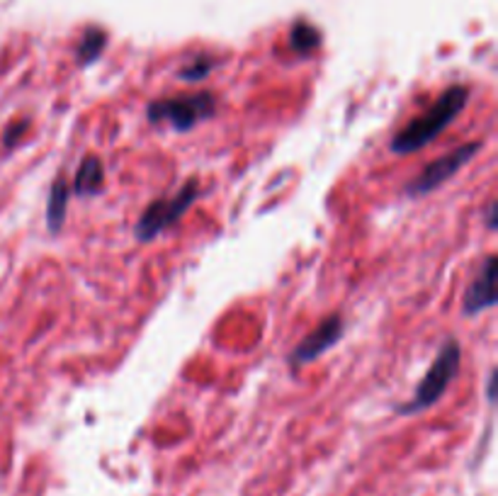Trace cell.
Masks as SVG:
<instances>
[{
    "label": "cell",
    "instance_id": "cell-1",
    "mask_svg": "<svg viewBox=\"0 0 498 496\" xmlns=\"http://www.w3.org/2000/svg\"><path fill=\"white\" fill-rule=\"evenodd\" d=\"M470 102V88L467 86H450L440 93V98L426 110L420 112L419 117H413L411 122L401 127V130L394 134L392 149L398 156H408V153L420 152L423 146H428L430 142L440 137L442 132L448 130L450 124L455 122L457 117L462 115L464 108Z\"/></svg>",
    "mask_w": 498,
    "mask_h": 496
},
{
    "label": "cell",
    "instance_id": "cell-2",
    "mask_svg": "<svg viewBox=\"0 0 498 496\" xmlns=\"http://www.w3.org/2000/svg\"><path fill=\"white\" fill-rule=\"evenodd\" d=\"M460 363H462V345L457 343L455 338H450L438 351V355L428 367V373L423 375V380L419 382L411 399L406 404H398V414L411 417V414H420V411L430 409L433 404L440 402V396L448 392V387L460 373Z\"/></svg>",
    "mask_w": 498,
    "mask_h": 496
},
{
    "label": "cell",
    "instance_id": "cell-3",
    "mask_svg": "<svg viewBox=\"0 0 498 496\" xmlns=\"http://www.w3.org/2000/svg\"><path fill=\"white\" fill-rule=\"evenodd\" d=\"M219 108L217 95L209 90L171 95L146 105V120L154 124H171L175 132H190L205 120L214 117Z\"/></svg>",
    "mask_w": 498,
    "mask_h": 496
},
{
    "label": "cell",
    "instance_id": "cell-4",
    "mask_svg": "<svg viewBox=\"0 0 498 496\" xmlns=\"http://www.w3.org/2000/svg\"><path fill=\"white\" fill-rule=\"evenodd\" d=\"M199 195H202L199 180L190 178L175 195L154 200L149 207L143 209L142 216H139V222L134 227V237L139 241H143V244L161 237L165 229H171L173 224H178L187 215V209L199 200Z\"/></svg>",
    "mask_w": 498,
    "mask_h": 496
},
{
    "label": "cell",
    "instance_id": "cell-5",
    "mask_svg": "<svg viewBox=\"0 0 498 496\" xmlns=\"http://www.w3.org/2000/svg\"><path fill=\"white\" fill-rule=\"evenodd\" d=\"M479 149H482L479 142H470V144L457 146V149H452V152L440 156V159H435L433 164H428L426 168L404 187V193L408 195V197H423V195L433 193L435 187H440L442 183H448L450 178H455L457 173L462 171L464 165L477 156Z\"/></svg>",
    "mask_w": 498,
    "mask_h": 496
},
{
    "label": "cell",
    "instance_id": "cell-6",
    "mask_svg": "<svg viewBox=\"0 0 498 496\" xmlns=\"http://www.w3.org/2000/svg\"><path fill=\"white\" fill-rule=\"evenodd\" d=\"M343 317L341 314H328L326 319H321L319 326L299 341L294 345V351L290 353V367L299 370L302 365H309L316 358H321L323 353H328L338 343V338L343 336Z\"/></svg>",
    "mask_w": 498,
    "mask_h": 496
},
{
    "label": "cell",
    "instance_id": "cell-7",
    "mask_svg": "<svg viewBox=\"0 0 498 496\" xmlns=\"http://www.w3.org/2000/svg\"><path fill=\"white\" fill-rule=\"evenodd\" d=\"M496 304V256H486V260L470 282L464 292L462 314L464 317H477L482 311L492 310Z\"/></svg>",
    "mask_w": 498,
    "mask_h": 496
},
{
    "label": "cell",
    "instance_id": "cell-8",
    "mask_svg": "<svg viewBox=\"0 0 498 496\" xmlns=\"http://www.w3.org/2000/svg\"><path fill=\"white\" fill-rule=\"evenodd\" d=\"M102 185H105V165H102V159L95 156V153H88L86 159L80 161L79 168H76L71 193L79 195V197H88V195H98Z\"/></svg>",
    "mask_w": 498,
    "mask_h": 496
},
{
    "label": "cell",
    "instance_id": "cell-9",
    "mask_svg": "<svg viewBox=\"0 0 498 496\" xmlns=\"http://www.w3.org/2000/svg\"><path fill=\"white\" fill-rule=\"evenodd\" d=\"M71 200V183L58 175L49 187V197H47V229L51 234H58L66 224V207Z\"/></svg>",
    "mask_w": 498,
    "mask_h": 496
},
{
    "label": "cell",
    "instance_id": "cell-10",
    "mask_svg": "<svg viewBox=\"0 0 498 496\" xmlns=\"http://www.w3.org/2000/svg\"><path fill=\"white\" fill-rule=\"evenodd\" d=\"M107 47V35L105 29L90 27L83 32L79 47H76V58H79L80 66H90L100 58V54L105 51Z\"/></svg>",
    "mask_w": 498,
    "mask_h": 496
},
{
    "label": "cell",
    "instance_id": "cell-11",
    "mask_svg": "<svg viewBox=\"0 0 498 496\" xmlns=\"http://www.w3.org/2000/svg\"><path fill=\"white\" fill-rule=\"evenodd\" d=\"M290 47L297 54H312L321 47V32L309 22H297L290 32Z\"/></svg>",
    "mask_w": 498,
    "mask_h": 496
},
{
    "label": "cell",
    "instance_id": "cell-12",
    "mask_svg": "<svg viewBox=\"0 0 498 496\" xmlns=\"http://www.w3.org/2000/svg\"><path fill=\"white\" fill-rule=\"evenodd\" d=\"M219 64L217 58L209 57V54H197L187 61L185 66H180L178 79L187 80V83H199V80H205L209 73L214 71V66Z\"/></svg>",
    "mask_w": 498,
    "mask_h": 496
},
{
    "label": "cell",
    "instance_id": "cell-13",
    "mask_svg": "<svg viewBox=\"0 0 498 496\" xmlns=\"http://www.w3.org/2000/svg\"><path fill=\"white\" fill-rule=\"evenodd\" d=\"M27 127H29L27 117H22V120H17L15 124H10L5 132V137H3V146H5V149H10V146L17 144V142L22 139V134L27 132Z\"/></svg>",
    "mask_w": 498,
    "mask_h": 496
},
{
    "label": "cell",
    "instance_id": "cell-14",
    "mask_svg": "<svg viewBox=\"0 0 498 496\" xmlns=\"http://www.w3.org/2000/svg\"><path fill=\"white\" fill-rule=\"evenodd\" d=\"M496 215H498L496 202H492V205H489V209H486V224H489V229H492V231H496V229H498Z\"/></svg>",
    "mask_w": 498,
    "mask_h": 496
},
{
    "label": "cell",
    "instance_id": "cell-15",
    "mask_svg": "<svg viewBox=\"0 0 498 496\" xmlns=\"http://www.w3.org/2000/svg\"><path fill=\"white\" fill-rule=\"evenodd\" d=\"M493 389H496V373H489V382H486V392H489V402L496 404V395H493Z\"/></svg>",
    "mask_w": 498,
    "mask_h": 496
}]
</instances>
